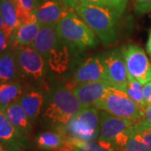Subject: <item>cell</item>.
I'll return each instance as SVG.
<instances>
[{
	"label": "cell",
	"instance_id": "1",
	"mask_svg": "<svg viewBox=\"0 0 151 151\" xmlns=\"http://www.w3.org/2000/svg\"><path fill=\"white\" fill-rule=\"evenodd\" d=\"M75 11L105 45L116 43L118 40L117 24L122 16L117 11L80 2L75 8Z\"/></svg>",
	"mask_w": 151,
	"mask_h": 151
},
{
	"label": "cell",
	"instance_id": "31",
	"mask_svg": "<svg viewBox=\"0 0 151 151\" xmlns=\"http://www.w3.org/2000/svg\"><path fill=\"white\" fill-rule=\"evenodd\" d=\"M13 46L10 38L3 29L0 30V55L5 53L6 51Z\"/></svg>",
	"mask_w": 151,
	"mask_h": 151
},
{
	"label": "cell",
	"instance_id": "3",
	"mask_svg": "<svg viewBox=\"0 0 151 151\" xmlns=\"http://www.w3.org/2000/svg\"><path fill=\"white\" fill-rule=\"evenodd\" d=\"M86 108L68 86H60L53 90L45 109L44 119L55 128L65 125L74 115Z\"/></svg>",
	"mask_w": 151,
	"mask_h": 151
},
{
	"label": "cell",
	"instance_id": "9",
	"mask_svg": "<svg viewBox=\"0 0 151 151\" xmlns=\"http://www.w3.org/2000/svg\"><path fill=\"white\" fill-rule=\"evenodd\" d=\"M102 57L108 83L113 87L125 91L129 81V74L121 50H111Z\"/></svg>",
	"mask_w": 151,
	"mask_h": 151
},
{
	"label": "cell",
	"instance_id": "10",
	"mask_svg": "<svg viewBox=\"0 0 151 151\" xmlns=\"http://www.w3.org/2000/svg\"><path fill=\"white\" fill-rule=\"evenodd\" d=\"M96 81H108L102 56L90 57L78 67L70 81V89L81 83Z\"/></svg>",
	"mask_w": 151,
	"mask_h": 151
},
{
	"label": "cell",
	"instance_id": "6",
	"mask_svg": "<svg viewBox=\"0 0 151 151\" xmlns=\"http://www.w3.org/2000/svg\"><path fill=\"white\" fill-rule=\"evenodd\" d=\"M95 107L119 118L139 121L143 114V108L133 101L125 91L111 86L101 97Z\"/></svg>",
	"mask_w": 151,
	"mask_h": 151
},
{
	"label": "cell",
	"instance_id": "23",
	"mask_svg": "<svg viewBox=\"0 0 151 151\" xmlns=\"http://www.w3.org/2000/svg\"><path fill=\"white\" fill-rule=\"evenodd\" d=\"M14 4L17 14L21 24L36 21L34 16V11L40 4V0H10Z\"/></svg>",
	"mask_w": 151,
	"mask_h": 151
},
{
	"label": "cell",
	"instance_id": "25",
	"mask_svg": "<svg viewBox=\"0 0 151 151\" xmlns=\"http://www.w3.org/2000/svg\"><path fill=\"white\" fill-rule=\"evenodd\" d=\"M143 86L144 85L141 82L134 78L129 77V81L125 89V92L128 96L142 108L146 105L143 93Z\"/></svg>",
	"mask_w": 151,
	"mask_h": 151
},
{
	"label": "cell",
	"instance_id": "8",
	"mask_svg": "<svg viewBox=\"0 0 151 151\" xmlns=\"http://www.w3.org/2000/svg\"><path fill=\"white\" fill-rule=\"evenodd\" d=\"M99 124L100 134L97 143L104 148L113 150L115 140L121 134L132 129L135 122L130 119L114 116L102 110L99 114Z\"/></svg>",
	"mask_w": 151,
	"mask_h": 151
},
{
	"label": "cell",
	"instance_id": "34",
	"mask_svg": "<svg viewBox=\"0 0 151 151\" xmlns=\"http://www.w3.org/2000/svg\"><path fill=\"white\" fill-rule=\"evenodd\" d=\"M61 3H63L66 7L75 9V8L79 4V0H60Z\"/></svg>",
	"mask_w": 151,
	"mask_h": 151
},
{
	"label": "cell",
	"instance_id": "36",
	"mask_svg": "<svg viewBox=\"0 0 151 151\" xmlns=\"http://www.w3.org/2000/svg\"><path fill=\"white\" fill-rule=\"evenodd\" d=\"M4 20H3L2 17L0 16V30H1V29H3V28H4Z\"/></svg>",
	"mask_w": 151,
	"mask_h": 151
},
{
	"label": "cell",
	"instance_id": "24",
	"mask_svg": "<svg viewBox=\"0 0 151 151\" xmlns=\"http://www.w3.org/2000/svg\"><path fill=\"white\" fill-rule=\"evenodd\" d=\"M65 139L72 151H113L104 148L95 141L80 140L68 136H65Z\"/></svg>",
	"mask_w": 151,
	"mask_h": 151
},
{
	"label": "cell",
	"instance_id": "30",
	"mask_svg": "<svg viewBox=\"0 0 151 151\" xmlns=\"http://www.w3.org/2000/svg\"><path fill=\"white\" fill-rule=\"evenodd\" d=\"M136 124L141 127L151 128V105H145L143 108V114L139 121L136 122Z\"/></svg>",
	"mask_w": 151,
	"mask_h": 151
},
{
	"label": "cell",
	"instance_id": "18",
	"mask_svg": "<svg viewBox=\"0 0 151 151\" xmlns=\"http://www.w3.org/2000/svg\"><path fill=\"white\" fill-rule=\"evenodd\" d=\"M40 27V24L36 21L22 24L11 33L9 36L11 43L14 47L30 45L35 40Z\"/></svg>",
	"mask_w": 151,
	"mask_h": 151
},
{
	"label": "cell",
	"instance_id": "33",
	"mask_svg": "<svg viewBox=\"0 0 151 151\" xmlns=\"http://www.w3.org/2000/svg\"><path fill=\"white\" fill-rule=\"evenodd\" d=\"M4 150H8L10 151H17L13 146L10 145L9 143H7L6 141L0 138V151Z\"/></svg>",
	"mask_w": 151,
	"mask_h": 151
},
{
	"label": "cell",
	"instance_id": "14",
	"mask_svg": "<svg viewBox=\"0 0 151 151\" xmlns=\"http://www.w3.org/2000/svg\"><path fill=\"white\" fill-rule=\"evenodd\" d=\"M10 123L20 134L29 139L32 132L33 122L19 102L12 103L4 109Z\"/></svg>",
	"mask_w": 151,
	"mask_h": 151
},
{
	"label": "cell",
	"instance_id": "16",
	"mask_svg": "<svg viewBox=\"0 0 151 151\" xmlns=\"http://www.w3.org/2000/svg\"><path fill=\"white\" fill-rule=\"evenodd\" d=\"M19 104L27 113L29 119L35 123L42 111L45 103V97L43 92L40 89L31 87L26 89L20 97Z\"/></svg>",
	"mask_w": 151,
	"mask_h": 151
},
{
	"label": "cell",
	"instance_id": "20",
	"mask_svg": "<svg viewBox=\"0 0 151 151\" xmlns=\"http://www.w3.org/2000/svg\"><path fill=\"white\" fill-rule=\"evenodd\" d=\"M35 145L41 150L60 151L65 146V136L58 130L42 132L35 139Z\"/></svg>",
	"mask_w": 151,
	"mask_h": 151
},
{
	"label": "cell",
	"instance_id": "17",
	"mask_svg": "<svg viewBox=\"0 0 151 151\" xmlns=\"http://www.w3.org/2000/svg\"><path fill=\"white\" fill-rule=\"evenodd\" d=\"M19 79L15 47L13 45L0 55V83Z\"/></svg>",
	"mask_w": 151,
	"mask_h": 151
},
{
	"label": "cell",
	"instance_id": "37",
	"mask_svg": "<svg viewBox=\"0 0 151 151\" xmlns=\"http://www.w3.org/2000/svg\"><path fill=\"white\" fill-rule=\"evenodd\" d=\"M2 151H10V150H2Z\"/></svg>",
	"mask_w": 151,
	"mask_h": 151
},
{
	"label": "cell",
	"instance_id": "7",
	"mask_svg": "<svg viewBox=\"0 0 151 151\" xmlns=\"http://www.w3.org/2000/svg\"><path fill=\"white\" fill-rule=\"evenodd\" d=\"M124 55L129 77L143 85L151 81V62L139 45L129 44L120 49Z\"/></svg>",
	"mask_w": 151,
	"mask_h": 151
},
{
	"label": "cell",
	"instance_id": "4",
	"mask_svg": "<svg viewBox=\"0 0 151 151\" xmlns=\"http://www.w3.org/2000/svg\"><path fill=\"white\" fill-rule=\"evenodd\" d=\"M98 110L95 106L86 107L74 115L68 123L55 129L65 136L80 140H97L100 134V112Z\"/></svg>",
	"mask_w": 151,
	"mask_h": 151
},
{
	"label": "cell",
	"instance_id": "12",
	"mask_svg": "<svg viewBox=\"0 0 151 151\" xmlns=\"http://www.w3.org/2000/svg\"><path fill=\"white\" fill-rule=\"evenodd\" d=\"M111 86L108 81H96L78 84L71 90L85 107H91L95 106Z\"/></svg>",
	"mask_w": 151,
	"mask_h": 151
},
{
	"label": "cell",
	"instance_id": "32",
	"mask_svg": "<svg viewBox=\"0 0 151 151\" xmlns=\"http://www.w3.org/2000/svg\"><path fill=\"white\" fill-rule=\"evenodd\" d=\"M143 93L146 105H151V81L144 84Z\"/></svg>",
	"mask_w": 151,
	"mask_h": 151
},
{
	"label": "cell",
	"instance_id": "22",
	"mask_svg": "<svg viewBox=\"0 0 151 151\" xmlns=\"http://www.w3.org/2000/svg\"><path fill=\"white\" fill-rule=\"evenodd\" d=\"M0 16L4 23L3 30L9 36H10L14 29L22 24L17 14L16 9L10 0H0Z\"/></svg>",
	"mask_w": 151,
	"mask_h": 151
},
{
	"label": "cell",
	"instance_id": "2",
	"mask_svg": "<svg viewBox=\"0 0 151 151\" xmlns=\"http://www.w3.org/2000/svg\"><path fill=\"white\" fill-rule=\"evenodd\" d=\"M56 34L70 49L83 50L97 45L96 34L75 9H69L56 25Z\"/></svg>",
	"mask_w": 151,
	"mask_h": 151
},
{
	"label": "cell",
	"instance_id": "21",
	"mask_svg": "<svg viewBox=\"0 0 151 151\" xmlns=\"http://www.w3.org/2000/svg\"><path fill=\"white\" fill-rule=\"evenodd\" d=\"M68 49V45L59 39L54 50L45 60L50 70L58 73H62L67 69L69 64Z\"/></svg>",
	"mask_w": 151,
	"mask_h": 151
},
{
	"label": "cell",
	"instance_id": "5",
	"mask_svg": "<svg viewBox=\"0 0 151 151\" xmlns=\"http://www.w3.org/2000/svg\"><path fill=\"white\" fill-rule=\"evenodd\" d=\"M17 64L22 82L36 86L45 85L46 61L31 45L15 47Z\"/></svg>",
	"mask_w": 151,
	"mask_h": 151
},
{
	"label": "cell",
	"instance_id": "35",
	"mask_svg": "<svg viewBox=\"0 0 151 151\" xmlns=\"http://www.w3.org/2000/svg\"><path fill=\"white\" fill-rule=\"evenodd\" d=\"M151 19V15H150ZM146 50L148 52L149 55L150 56L151 58V28L150 30V34H149V38H148V41H147V44H146Z\"/></svg>",
	"mask_w": 151,
	"mask_h": 151
},
{
	"label": "cell",
	"instance_id": "19",
	"mask_svg": "<svg viewBox=\"0 0 151 151\" xmlns=\"http://www.w3.org/2000/svg\"><path fill=\"white\" fill-rule=\"evenodd\" d=\"M25 88L20 80L0 83V107L5 109L9 105L19 101Z\"/></svg>",
	"mask_w": 151,
	"mask_h": 151
},
{
	"label": "cell",
	"instance_id": "13",
	"mask_svg": "<svg viewBox=\"0 0 151 151\" xmlns=\"http://www.w3.org/2000/svg\"><path fill=\"white\" fill-rule=\"evenodd\" d=\"M0 138L9 143L17 151L28 149L30 143L24 138L9 120L5 111L0 107Z\"/></svg>",
	"mask_w": 151,
	"mask_h": 151
},
{
	"label": "cell",
	"instance_id": "26",
	"mask_svg": "<svg viewBox=\"0 0 151 151\" xmlns=\"http://www.w3.org/2000/svg\"><path fill=\"white\" fill-rule=\"evenodd\" d=\"M129 0H79L80 3L102 6L117 11L121 15L124 14Z\"/></svg>",
	"mask_w": 151,
	"mask_h": 151
},
{
	"label": "cell",
	"instance_id": "28",
	"mask_svg": "<svg viewBox=\"0 0 151 151\" xmlns=\"http://www.w3.org/2000/svg\"><path fill=\"white\" fill-rule=\"evenodd\" d=\"M114 151H151V149L131 136L123 148Z\"/></svg>",
	"mask_w": 151,
	"mask_h": 151
},
{
	"label": "cell",
	"instance_id": "27",
	"mask_svg": "<svg viewBox=\"0 0 151 151\" xmlns=\"http://www.w3.org/2000/svg\"><path fill=\"white\" fill-rule=\"evenodd\" d=\"M132 136L151 149V128L141 127L135 122L132 130Z\"/></svg>",
	"mask_w": 151,
	"mask_h": 151
},
{
	"label": "cell",
	"instance_id": "11",
	"mask_svg": "<svg viewBox=\"0 0 151 151\" xmlns=\"http://www.w3.org/2000/svg\"><path fill=\"white\" fill-rule=\"evenodd\" d=\"M68 8L60 0H42L34 11L35 20L40 26H55L63 17Z\"/></svg>",
	"mask_w": 151,
	"mask_h": 151
},
{
	"label": "cell",
	"instance_id": "29",
	"mask_svg": "<svg viewBox=\"0 0 151 151\" xmlns=\"http://www.w3.org/2000/svg\"><path fill=\"white\" fill-rule=\"evenodd\" d=\"M134 11L138 14L150 13L151 0H134Z\"/></svg>",
	"mask_w": 151,
	"mask_h": 151
},
{
	"label": "cell",
	"instance_id": "15",
	"mask_svg": "<svg viewBox=\"0 0 151 151\" xmlns=\"http://www.w3.org/2000/svg\"><path fill=\"white\" fill-rule=\"evenodd\" d=\"M58 40L59 38L56 34V27L45 25L40 27L35 40L30 45L46 60L55 47Z\"/></svg>",
	"mask_w": 151,
	"mask_h": 151
}]
</instances>
